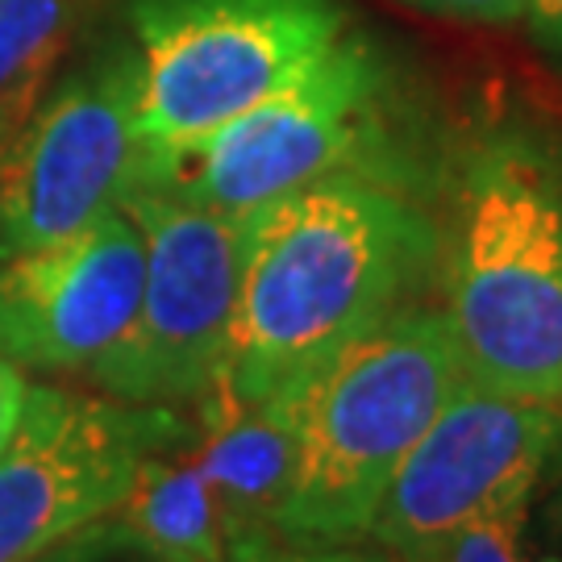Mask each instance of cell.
I'll list each match as a JSON object with an SVG mask.
<instances>
[{
    "label": "cell",
    "instance_id": "obj_19",
    "mask_svg": "<svg viewBox=\"0 0 562 562\" xmlns=\"http://www.w3.org/2000/svg\"><path fill=\"white\" fill-rule=\"evenodd\" d=\"M288 562H396L383 550H355V546H322V550H301L288 546Z\"/></svg>",
    "mask_w": 562,
    "mask_h": 562
},
{
    "label": "cell",
    "instance_id": "obj_22",
    "mask_svg": "<svg viewBox=\"0 0 562 562\" xmlns=\"http://www.w3.org/2000/svg\"><path fill=\"white\" fill-rule=\"evenodd\" d=\"M234 562H288V546H255V550H246V554H238Z\"/></svg>",
    "mask_w": 562,
    "mask_h": 562
},
{
    "label": "cell",
    "instance_id": "obj_16",
    "mask_svg": "<svg viewBox=\"0 0 562 562\" xmlns=\"http://www.w3.org/2000/svg\"><path fill=\"white\" fill-rule=\"evenodd\" d=\"M404 4L434 13V18L480 21V25H513L529 13V0H404Z\"/></svg>",
    "mask_w": 562,
    "mask_h": 562
},
{
    "label": "cell",
    "instance_id": "obj_21",
    "mask_svg": "<svg viewBox=\"0 0 562 562\" xmlns=\"http://www.w3.org/2000/svg\"><path fill=\"white\" fill-rule=\"evenodd\" d=\"M38 104V101H34ZM34 104L30 101H18V104H0V159H4V150H9V142L18 138V130L25 125V117L34 113Z\"/></svg>",
    "mask_w": 562,
    "mask_h": 562
},
{
    "label": "cell",
    "instance_id": "obj_8",
    "mask_svg": "<svg viewBox=\"0 0 562 562\" xmlns=\"http://www.w3.org/2000/svg\"><path fill=\"white\" fill-rule=\"evenodd\" d=\"M171 408L92 401L30 383L0 450V562H30L109 517L150 450L183 442Z\"/></svg>",
    "mask_w": 562,
    "mask_h": 562
},
{
    "label": "cell",
    "instance_id": "obj_17",
    "mask_svg": "<svg viewBox=\"0 0 562 562\" xmlns=\"http://www.w3.org/2000/svg\"><path fill=\"white\" fill-rule=\"evenodd\" d=\"M538 513H529V562H562V480L546 504H533Z\"/></svg>",
    "mask_w": 562,
    "mask_h": 562
},
{
    "label": "cell",
    "instance_id": "obj_4",
    "mask_svg": "<svg viewBox=\"0 0 562 562\" xmlns=\"http://www.w3.org/2000/svg\"><path fill=\"white\" fill-rule=\"evenodd\" d=\"M130 21L138 159L213 134L346 34L338 0H138Z\"/></svg>",
    "mask_w": 562,
    "mask_h": 562
},
{
    "label": "cell",
    "instance_id": "obj_1",
    "mask_svg": "<svg viewBox=\"0 0 562 562\" xmlns=\"http://www.w3.org/2000/svg\"><path fill=\"white\" fill-rule=\"evenodd\" d=\"M434 255L422 209L334 171L241 213V280L217 392L271 401L392 317Z\"/></svg>",
    "mask_w": 562,
    "mask_h": 562
},
{
    "label": "cell",
    "instance_id": "obj_9",
    "mask_svg": "<svg viewBox=\"0 0 562 562\" xmlns=\"http://www.w3.org/2000/svg\"><path fill=\"white\" fill-rule=\"evenodd\" d=\"M134 59L109 50L63 80L0 159V259L92 225L134 183Z\"/></svg>",
    "mask_w": 562,
    "mask_h": 562
},
{
    "label": "cell",
    "instance_id": "obj_3",
    "mask_svg": "<svg viewBox=\"0 0 562 562\" xmlns=\"http://www.w3.org/2000/svg\"><path fill=\"white\" fill-rule=\"evenodd\" d=\"M471 375L446 313L396 308L292 392L296 471L276 542L322 550L367 538L392 475Z\"/></svg>",
    "mask_w": 562,
    "mask_h": 562
},
{
    "label": "cell",
    "instance_id": "obj_14",
    "mask_svg": "<svg viewBox=\"0 0 562 562\" xmlns=\"http://www.w3.org/2000/svg\"><path fill=\"white\" fill-rule=\"evenodd\" d=\"M529 513H533V501L504 504L501 513L483 517L462 533L450 562H529V542H525Z\"/></svg>",
    "mask_w": 562,
    "mask_h": 562
},
{
    "label": "cell",
    "instance_id": "obj_11",
    "mask_svg": "<svg viewBox=\"0 0 562 562\" xmlns=\"http://www.w3.org/2000/svg\"><path fill=\"white\" fill-rule=\"evenodd\" d=\"M201 408L192 462L213 487L238 559L255 546L276 542V517L296 471V408L288 396L246 404L217 387Z\"/></svg>",
    "mask_w": 562,
    "mask_h": 562
},
{
    "label": "cell",
    "instance_id": "obj_15",
    "mask_svg": "<svg viewBox=\"0 0 562 562\" xmlns=\"http://www.w3.org/2000/svg\"><path fill=\"white\" fill-rule=\"evenodd\" d=\"M30 562H155V559L142 554L138 546L125 542L117 533V525L109 521V517H101V521H92L88 529H80V533L63 538L59 546L42 550L38 559H30Z\"/></svg>",
    "mask_w": 562,
    "mask_h": 562
},
{
    "label": "cell",
    "instance_id": "obj_12",
    "mask_svg": "<svg viewBox=\"0 0 562 562\" xmlns=\"http://www.w3.org/2000/svg\"><path fill=\"white\" fill-rule=\"evenodd\" d=\"M117 533L155 562H234L222 508L204 483L192 450L162 446L134 471L130 492L109 513Z\"/></svg>",
    "mask_w": 562,
    "mask_h": 562
},
{
    "label": "cell",
    "instance_id": "obj_5",
    "mask_svg": "<svg viewBox=\"0 0 562 562\" xmlns=\"http://www.w3.org/2000/svg\"><path fill=\"white\" fill-rule=\"evenodd\" d=\"M383 101L380 59L359 34H341L322 59L213 134L142 155L130 188H155L229 217L283 201L346 171L375 138Z\"/></svg>",
    "mask_w": 562,
    "mask_h": 562
},
{
    "label": "cell",
    "instance_id": "obj_7",
    "mask_svg": "<svg viewBox=\"0 0 562 562\" xmlns=\"http://www.w3.org/2000/svg\"><path fill=\"white\" fill-rule=\"evenodd\" d=\"M559 459L562 408L467 383L392 475L367 538L396 562H450L471 525L533 501Z\"/></svg>",
    "mask_w": 562,
    "mask_h": 562
},
{
    "label": "cell",
    "instance_id": "obj_6",
    "mask_svg": "<svg viewBox=\"0 0 562 562\" xmlns=\"http://www.w3.org/2000/svg\"><path fill=\"white\" fill-rule=\"evenodd\" d=\"M121 204L146 241L138 313L88 375L109 396L150 408L201 404L222 380L241 280V217L130 188Z\"/></svg>",
    "mask_w": 562,
    "mask_h": 562
},
{
    "label": "cell",
    "instance_id": "obj_2",
    "mask_svg": "<svg viewBox=\"0 0 562 562\" xmlns=\"http://www.w3.org/2000/svg\"><path fill=\"white\" fill-rule=\"evenodd\" d=\"M442 313L471 383L562 408V159L492 134L459 171Z\"/></svg>",
    "mask_w": 562,
    "mask_h": 562
},
{
    "label": "cell",
    "instance_id": "obj_10",
    "mask_svg": "<svg viewBox=\"0 0 562 562\" xmlns=\"http://www.w3.org/2000/svg\"><path fill=\"white\" fill-rule=\"evenodd\" d=\"M146 241L125 204L0 259V350L30 371H88L138 313Z\"/></svg>",
    "mask_w": 562,
    "mask_h": 562
},
{
    "label": "cell",
    "instance_id": "obj_13",
    "mask_svg": "<svg viewBox=\"0 0 562 562\" xmlns=\"http://www.w3.org/2000/svg\"><path fill=\"white\" fill-rule=\"evenodd\" d=\"M92 4L97 0H0V104L38 101Z\"/></svg>",
    "mask_w": 562,
    "mask_h": 562
},
{
    "label": "cell",
    "instance_id": "obj_18",
    "mask_svg": "<svg viewBox=\"0 0 562 562\" xmlns=\"http://www.w3.org/2000/svg\"><path fill=\"white\" fill-rule=\"evenodd\" d=\"M25 396H30V383L21 375V367L0 350V450L9 446L13 429H18Z\"/></svg>",
    "mask_w": 562,
    "mask_h": 562
},
{
    "label": "cell",
    "instance_id": "obj_20",
    "mask_svg": "<svg viewBox=\"0 0 562 562\" xmlns=\"http://www.w3.org/2000/svg\"><path fill=\"white\" fill-rule=\"evenodd\" d=\"M525 21L538 30V38L550 42V46L562 55V0H529Z\"/></svg>",
    "mask_w": 562,
    "mask_h": 562
}]
</instances>
